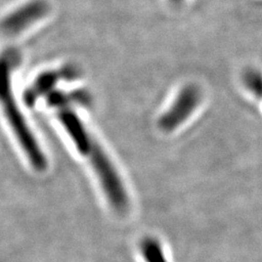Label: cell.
<instances>
[{
  "mask_svg": "<svg viewBox=\"0 0 262 262\" xmlns=\"http://www.w3.org/2000/svg\"><path fill=\"white\" fill-rule=\"evenodd\" d=\"M1 99L10 126L31 166L37 171H44L47 168V159L14 98L9 63L5 60L2 63Z\"/></svg>",
  "mask_w": 262,
  "mask_h": 262,
  "instance_id": "6da1fadb",
  "label": "cell"
},
{
  "mask_svg": "<svg viewBox=\"0 0 262 262\" xmlns=\"http://www.w3.org/2000/svg\"><path fill=\"white\" fill-rule=\"evenodd\" d=\"M86 157L91 160L110 204L117 212H125L128 208L126 190L111 160L95 140Z\"/></svg>",
  "mask_w": 262,
  "mask_h": 262,
  "instance_id": "7a4b0ae2",
  "label": "cell"
},
{
  "mask_svg": "<svg viewBox=\"0 0 262 262\" xmlns=\"http://www.w3.org/2000/svg\"><path fill=\"white\" fill-rule=\"evenodd\" d=\"M201 101V92L195 85H187L181 90L174 102L159 121V127L163 131H173L196 110Z\"/></svg>",
  "mask_w": 262,
  "mask_h": 262,
  "instance_id": "3957f363",
  "label": "cell"
},
{
  "mask_svg": "<svg viewBox=\"0 0 262 262\" xmlns=\"http://www.w3.org/2000/svg\"><path fill=\"white\" fill-rule=\"evenodd\" d=\"M48 11L49 6L43 0H33L26 3L3 19V33L6 35L19 34L24 29L42 19Z\"/></svg>",
  "mask_w": 262,
  "mask_h": 262,
  "instance_id": "277c9868",
  "label": "cell"
},
{
  "mask_svg": "<svg viewBox=\"0 0 262 262\" xmlns=\"http://www.w3.org/2000/svg\"><path fill=\"white\" fill-rule=\"evenodd\" d=\"M57 118L70 139L74 143L76 149L81 155L86 157L94 144V139L84 127L79 116L72 109L64 107L58 110Z\"/></svg>",
  "mask_w": 262,
  "mask_h": 262,
  "instance_id": "5b68a950",
  "label": "cell"
},
{
  "mask_svg": "<svg viewBox=\"0 0 262 262\" xmlns=\"http://www.w3.org/2000/svg\"><path fill=\"white\" fill-rule=\"evenodd\" d=\"M63 75L70 76L72 74L66 72H46L39 76L25 94L27 102L29 105H33L40 96L51 94L54 91L57 81Z\"/></svg>",
  "mask_w": 262,
  "mask_h": 262,
  "instance_id": "8992f818",
  "label": "cell"
},
{
  "mask_svg": "<svg viewBox=\"0 0 262 262\" xmlns=\"http://www.w3.org/2000/svg\"><path fill=\"white\" fill-rule=\"evenodd\" d=\"M141 252L146 262H167L161 245L155 238H145L141 243Z\"/></svg>",
  "mask_w": 262,
  "mask_h": 262,
  "instance_id": "52a82bcc",
  "label": "cell"
},
{
  "mask_svg": "<svg viewBox=\"0 0 262 262\" xmlns=\"http://www.w3.org/2000/svg\"><path fill=\"white\" fill-rule=\"evenodd\" d=\"M245 84L248 90L256 96H262V74L254 70H250L245 75Z\"/></svg>",
  "mask_w": 262,
  "mask_h": 262,
  "instance_id": "ba28073f",
  "label": "cell"
},
{
  "mask_svg": "<svg viewBox=\"0 0 262 262\" xmlns=\"http://www.w3.org/2000/svg\"><path fill=\"white\" fill-rule=\"evenodd\" d=\"M177 1H179V0H177Z\"/></svg>",
  "mask_w": 262,
  "mask_h": 262,
  "instance_id": "9c48e42d",
  "label": "cell"
}]
</instances>
